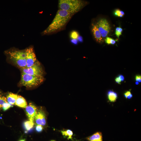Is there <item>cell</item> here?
Masks as SVG:
<instances>
[{"label":"cell","mask_w":141,"mask_h":141,"mask_svg":"<svg viewBox=\"0 0 141 141\" xmlns=\"http://www.w3.org/2000/svg\"><path fill=\"white\" fill-rule=\"evenodd\" d=\"M79 36L78 33L75 31H73L70 34V37L73 39H77Z\"/></svg>","instance_id":"obj_22"},{"label":"cell","mask_w":141,"mask_h":141,"mask_svg":"<svg viewBox=\"0 0 141 141\" xmlns=\"http://www.w3.org/2000/svg\"><path fill=\"white\" fill-rule=\"evenodd\" d=\"M25 111L29 121L34 122L35 117L37 112L36 107L30 103L26 108Z\"/></svg>","instance_id":"obj_8"},{"label":"cell","mask_w":141,"mask_h":141,"mask_svg":"<svg viewBox=\"0 0 141 141\" xmlns=\"http://www.w3.org/2000/svg\"><path fill=\"white\" fill-rule=\"evenodd\" d=\"M43 130V127L42 126L39 125H37L36 127V130L38 132H40Z\"/></svg>","instance_id":"obj_24"},{"label":"cell","mask_w":141,"mask_h":141,"mask_svg":"<svg viewBox=\"0 0 141 141\" xmlns=\"http://www.w3.org/2000/svg\"><path fill=\"white\" fill-rule=\"evenodd\" d=\"M91 30L93 37L96 41L100 43H102L104 42L102 37L96 24H93L92 26Z\"/></svg>","instance_id":"obj_10"},{"label":"cell","mask_w":141,"mask_h":141,"mask_svg":"<svg viewBox=\"0 0 141 141\" xmlns=\"http://www.w3.org/2000/svg\"><path fill=\"white\" fill-rule=\"evenodd\" d=\"M71 42L74 44H77V41L76 39H72Z\"/></svg>","instance_id":"obj_28"},{"label":"cell","mask_w":141,"mask_h":141,"mask_svg":"<svg viewBox=\"0 0 141 141\" xmlns=\"http://www.w3.org/2000/svg\"><path fill=\"white\" fill-rule=\"evenodd\" d=\"M5 53L9 59L18 67L21 69L26 68V58L25 49L19 50L13 48L6 51Z\"/></svg>","instance_id":"obj_3"},{"label":"cell","mask_w":141,"mask_h":141,"mask_svg":"<svg viewBox=\"0 0 141 141\" xmlns=\"http://www.w3.org/2000/svg\"><path fill=\"white\" fill-rule=\"evenodd\" d=\"M62 135L64 137H67L68 139H72L73 132L69 129H67L61 131Z\"/></svg>","instance_id":"obj_15"},{"label":"cell","mask_w":141,"mask_h":141,"mask_svg":"<svg viewBox=\"0 0 141 141\" xmlns=\"http://www.w3.org/2000/svg\"><path fill=\"white\" fill-rule=\"evenodd\" d=\"M50 141H55V140H51Z\"/></svg>","instance_id":"obj_32"},{"label":"cell","mask_w":141,"mask_h":141,"mask_svg":"<svg viewBox=\"0 0 141 141\" xmlns=\"http://www.w3.org/2000/svg\"><path fill=\"white\" fill-rule=\"evenodd\" d=\"M124 95L125 97L127 99H130L133 97L132 95L130 90L126 91L124 93Z\"/></svg>","instance_id":"obj_23"},{"label":"cell","mask_w":141,"mask_h":141,"mask_svg":"<svg viewBox=\"0 0 141 141\" xmlns=\"http://www.w3.org/2000/svg\"><path fill=\"white\" fill-rule=\"evenodd\" d=\"M113 13L115 16L120 17H123L125 14L123 11L118 9H115Z\"/></svg>","instance_id":"obj_17"},{"label":"cell","mask_w":141,"mask_h":141,"mask_svg":"<svg viewBox=\"0 0 141 141\" xmlns=\"http://www.w3.org/2000/svg\"><path fill=\"white\" fill-rule=\"evenodd\" d=\"M7 102V101L6 98L4 96L0 95V109L2 108L3 104Z\"/></svg>","instance_id":"obj_21"},{"label":"cell","mask_w":141,"mask_h":141,"mask_svg":"<svg viewBox=\"0 0 141 141\" xmlns=\"http://www.w3.org/2000/svg\"><path fill=\"white\" fill-rule=\"evenodd\" d=\"M86 138L89 141H103L102 134L99 132L95 133Z\"/></svg>","instance_id":"obj_11"},{"label":"cell","mask_w":141,"mask_h":141,"mask_svg":"<svg viewBox=\"0 0 141 141\" xmlns=\"http://www.w3.org/2000/svg\"><path fill=\"white\" fill-rule=\"evenodd\" d=\"M1 93V92L0 91V93Z\"/></svg>","instance_id":"obj_33"},{"label":"cell","mask_w":141,"mask_h":141,"mask_svg":"<svg viewBox=\"0 0 141 141\" xmlns=\"http://www.w3.org/2000/svg\"><path fill=\"white\" fill-rule=\"evenodd\" d=\"M135 80L137 81L140 83L141 82V76L140 75H137L135 77Z\"/></svg>","instance_id":"obj_25"},{"label":"cell","mask_w":141,"mask_h":141,"mask_svg":"<svg viewBox=\"0 0 141 141\" xmlns=\"http://www.w3.org/2000/svg\"><path fill=\"white\" fill-rule=\"evenodd\" d=\"M25 49L26 58V68H29L34 65L38 61L32 46H30Z\"/></svg>","instance_id":"obj_7"},{"label":"cell","mask_w":141,"mask_h":141,"mask_svg":"<svg viewBox=\"0 0 141 141\" xmlns=\"http://www.w3.org/2000/svg\"><path fill=\"white\" fill-rule=\"evenodd\" d=\"M78 38L80 42H82L83 41V38L81 36H78Z\"/></svg>","instance_id":"obj_29"},{"label":"cell","mask_w":141,"mask_h":141,"mask_svg":"<svg viewBox=\"0 0 141 141\" xmlns=\"http://www.w3.org/2000/svg\"><path fill=\"white\" fill-rule=\"evenodd\" d=\"M138 84H139V83L138 82V81H137L136 82V85H138Z\"/></svg>","instance_id":"obj_31"},{"label":"cell","mask_w":141,"mask_h":141,"mask_svg":"<svg viewBox=\"0 0 141 141\" xmlns=\"http://www.w3.org/2000/svg\"><path fill=\"white\" fill-rule=\"evenodd\" d=\"M86 3L81 0H59L58 7L59 9L66 11L73 15L79 11Z\"/></svg>","instance_id":"obj_2"},{"label":"cell","mask_w":141,"mask_h":141,"mask_svg":"<svg viewBox=\"0 0 141 141\" xmlns=\"http://www.w3.org/2000/svg\"><path fill=\"white\" fill-rule=\"evenodd\" d=\"M44 77H37L22 73L21 83V85L27 87L36 86L42 82Z\"/></svg>","instance_id":"obj_4"},{"label":"cell","mask_w":141,"mask_h":141,"mask_svg":"<svg viewBox=\"0 0 141 141\" xmlns=\"http://www.w3.org/2000/svg\"><path fill=\"white\" fill-rule=\"evenodd\" d=\"M21 69L22 73L37 77H44L43 70L40 63L38 61L31 67Z\"/></svg>","instance_id":"obj_6"},{"label":"cell","mask_w":141,"mask_h":141,"mask_svg":"<svg viewBox=\"0 0 141 141\" xmlns=\"http://www.w3.org/2000/svg\"><path fill=\"white\" fill-rule=\"evenodd\" d=\"M122 29L120 27H117L116 28L115 34L118 39L119 38L120 36L122 35Z\"/></svg>","instance_id":"obj_19"},{"label":"cell","mask_w":141,"mask_h":141,"mask_svg":"<svg viewBox=\"0 0 141 141\" xmlns=\"http://www.w3.org/2000/svg\"><path fill=\"white\" fill-rule=\"evenodd\" d=\"M121 81H123L124 80V78L123 76L122 75H120L118 77Z\"/></svg>","instance_id":"obj_27"},{"label":"cell","mask_w":141,"mask_h":141,"mask_svg":"<svg viewBox=\"0 0 141 141\" xmlns=\"http://www.w3.org/2000/svg\"><path fill=\"white\" fill-rule=\"evenodd\" d=\"M72 15L66 11L59 9L51 23L42 33V34H49L60 30L65 25Z\"/></svg>","instance_id":"obj_1"},{"label":"cell","mask_w":141,"mask_h":141,"mask_svg":"<svg viewBox=\"0 0 141 141\" xmlns=\"http://www.w3.org/2000/svg\"><path fill=\"white\" fill-rule=\"evenodd\" d=\"M108 99L110 102H115L117 99L118 95L117 93L115 91L109 90L107 93Z\"/></svg>","instance_id":"obj_13"},{"label":"cell","mask_w":141,"mask_h":141,"mask_svg":"<svg viewBox=\"0 0 141 141\" xmlns=\"http://www.w3.org/2000/svg\"><path fill=\"white\" fill-rule=\"evenodd\" d=\"M34 120L36 125H45L46 123V116L45 113L43 110H39L37 111Z\"/></svg>","instance_id":"obj_9"},{"label":"cell","mask_w":141,"mask_h":141,"mask_svg":"<svg viewBox=\"0 0 141 141\" xmlns=\"http://www.w3.org/2000/svg\"><path fill=\"white\" fill-rule=\"evenodd\" d=\"M34 124V122L30 121H26L24 123V128L27 131H30L33 127Z\"/></svg>","instance_id":"obj_16"},{"label":"cell","mask_w":141,"mask_h":141,"mask_svg":"<svg viewBox=\"0 0 141 141\" xmlns=\"http://www.w3.org/2000/svg\"><path fill=\"white\" fill-rule=\"evenodd\" d=\"M15 105L22 108H26L27 106L25 99L23 97L19 95Z\"/></svg>","instance_id":"obj_12"},{"label":"cell","mask_w":141,"mask_h":141,"mask_svg":"<svg viewBox=\"0 0 141 141\" xmlns=\"http://www.w3.org/2000/svg\"><path fill=\"white\" fill-rule=\"evenodd\" d=\"M115 81L116 83L119 84H121V82L119 77H117L115 79Z\"/></svg>","instance_id":"obj_26"},{"label":"cell","mask_w":141,"mask_h":141,"mask_svg":"<svg viewBox=\"0 0 141 141\" xmlns=\"http://www.w3.org/2000/svg\"><path fill=\"white\" fill-rule=\"evenodd\" d=\"M18 96L16 94L12 93H9L6 98L7 102L12 105H15Z\"/></svg>","instance_id":"obj_14"},{"label":"cell","mask_w":141,"mask_h":141,"mask_svg":"<svg viewBox=\"0 0 141 141\" xmlns=\"http://www.w3.org/2000/svg\"><path fill=\"white\" fill-rule=\"evenodd\" d=\"M13 106V105L7 102L3 104L2 108L3 109V110L5 111Z\"/></svg>","instance_id":"obj_20"},{"label":"cell","mask_w":141,"mask_h":141,"mask_svg":"<svg viewBox=\"0 0 141 141\" xmlns=\"http://www.w3.org/2000/svg\"><path fill=\"white\" fill-rule=\"evenodd\" d=\"M19 141H26L25 139H21L19 140Z\"/></svg>","instance_id":"obj_30"},{"label":"cell","mask_w":141,"mask_h":141,"mask_svg":"<svg viewBox=\"0 0 141 141\" xmlns=\"http://www.w3.org/2000/svg\"><path fill=\"white\" fill-rule=\"evenodd\" d=\"M96 24L103 39L107 37L111 30L110 25L107 20L105 18H100Z\"/></svg>","instance_id":"obj_5"},{"label":"cell","mask_w":141,"mask_h":141,"mask_svg":"<svg viewBox=\"0 0 141 141\" xmlns=\"http://www.w3.org/2000/svg\"><path fill=\"white\" fill-rule=\"evenodd\" d=\"M117 40L108 37H106L104 40L105 42L108 45H114Z\"/></svg>","instance_id":"obj_18"}]
</instances>
